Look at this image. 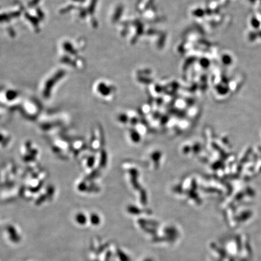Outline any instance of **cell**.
Returning a JSON list of instances; mask_svg holds the SVG:
<instances>
[{
  "mask_svg": "<svg viewBox=\"0 0 261 261\" xmlns=\"http://www.w3.org/2000/svg\"><path fill=\"white\" fill-rule=\"evenodd\" d=\"M117 254L119 259L121 261H130L129 257L125 253H124L122 251H118Z\"/></svg>",
  "mask_w": 261,
  "mask_h": 261,
  "instance_id": "1",
  "label": "cell"
},
{
  "mask_svg": "<svg viewBox=\"0 0 261 261\" xmlns=\"http://www.w3.org/2000/svg\"><path fill=\"white\" fill-rule=\"evenodd\" d=\"M166 233L168 234V235H170V236H174V235H175V234L176 233L175 232V230L174 229H167L166 230Z\"/></svg>",
  "mask_w": 261,
  "mask_h": 261,
  "instance_id": "2",
  "label": "cell"
},
{
  "mask_svg": "<svg viewBox=\"0 0 261 261\" xmlns=\"http://www.w3.org/2000/svg\"><path fill=\"white\" fill-rule=\"evenodd\" d=\"M144 261H153V260L151 258H148V259H146Z\"/></svg>",
  "mask_w": 261,
  "mask_h": 261,
  "instance_id": "3",
  "label": "cell"
}]
</instances>
